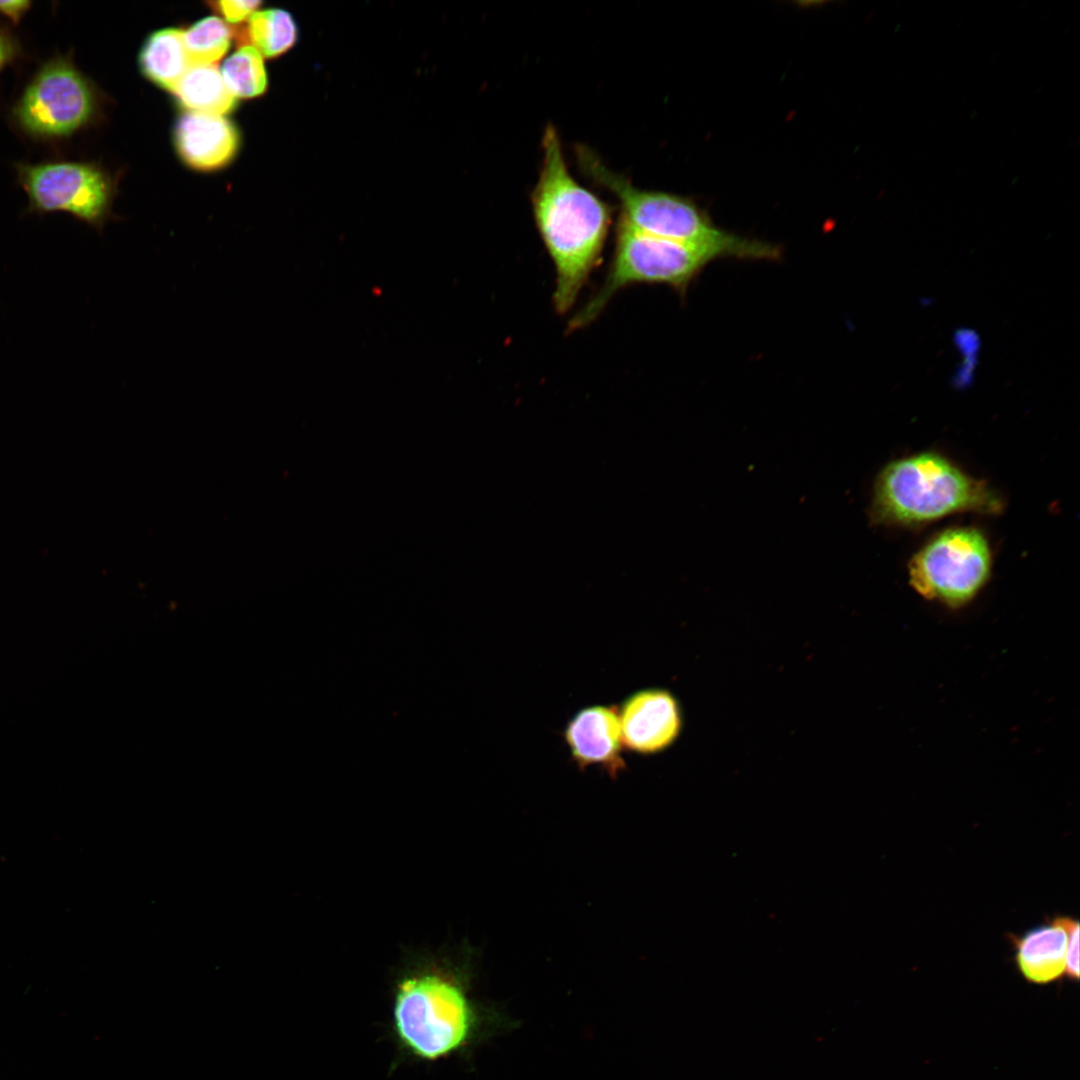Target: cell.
Listing matches in <instances>:
<instances>
[{
	"mask_svg": "<svg viewBox=\"0 0 1080 1080\" xmlns=\"http://www.w3.org/2000/svg\"><path fill=\"white\" fill-rule=\"evenodd\" d=\"M241 46L249 45L266 58H276L298 40V26L286 10L271 8L254 12L244 28L233 30Z\"/></svg>",
	"mask_w": 1080,
	"mask_h": 1080,
	"instance_id": "15",
	"label": "cell"
},
{
	"mask_svg": "<svg viewBox=\"0 0 1080 1080\" xmlns=\"http://www.w3.org/2000/svg\"><path fill=\"white\" fill-rule=\"evenodd\" d=\"M22 56V48L17 37L4 27H0V72Z\"/></svg>",
	"mask_w": 1080,
	"mask_h": 1080,
	"instance_id": "20",
	"label": "cell"
},
{
	"mask_svg": "<svg viewBox=\"0 0 1080 1080\" xmlns=\"http://www.w3.org/2000/svg\"><path fill=\"white\" fill-rule=\"evenodd\" d=\"M991 570V551L984 535L974 528L943 531L911 559L912 588L923 598L949 608H960L981 591Z\"/></svg>",
	"mask_w": 1080,
	"mask_h": 1080,
	"instance_id": "8",
	"label": "cell"
},
{
	"mask_svg": "<svg viewBox=\"0 0 1080 1080\" xmlns=\"http://www.w3.org/2000/svg\"><path fill=\"white\" fill-rule=\"evenodd\" d=\"M721 258H727L721 249L644 234L619 218L606 277L571 318L568 328L576 330L591 323L617 292L633 284H664L684 294L709 263Z\"/></svg>",
	"mask_w": 1080,
	"mask_h": 1080,
	"instance_id": "5",
	"label": "cell"
},
{
	"mask_svg": "<svg viewBox=\"0 0 1080 1080\" xmlns=\"http://www.w3.org/2000/svg\"><path fill=\"white\" fill-rule=\"evenodd\" d=\"M26 192V214L66 212L101 232L112 215V176L94 162L53 160L14 164Z\"/></svg>",
	"mask_w": 1080,
	"mask_h": 1080,
	"instance_id": "7",
	"label": "cell"
},
{
	"mask_svg": "<svg viewBox=\"0 0 1080 1080\" xmlns=\"http://www.w3.org/2000/svg\"><path fill=\"white\" fill-rule=\"evenodd\" d=\"M234 31L217 16L206 17L182 30L189 66L213 65L228 51Z\"/></svg>",
	"mask_w": 1080,
	"mask_h": 1080,
	"instance_id": "16",
	"label": "cell"
},
{
	"mask_svg": "<svg viewBox=\"0 0 1080 1080\" xmlns=\"http://www.w3.org/2000/svg\"><path fill=\"white\" fill-rule=\"evenodd\" d=\"M221 75L235 98L261 96L268 86L262 55L249 45L241 46L224 61Z\"/></svg>",
	"mask_w": 1080,
	"mask_h": 1080,
	"instance_id": "17",
	"label": "cell"
},
{
	"mask_svg": "<svg viewBox=\"0 0 1080 1080\" xmlns=\"http://www.w3.org/2000/svg\"><path fill=\"white\" fill-rule=\"evenodd\" d=\"M143 75L162 89L173 92L190 67L182 38V29L165 28L152 33L139 53Z\"/></svg>",
	"mask_w": 1080,
	"mask_h": 1080,
	"instance_id": "13",
	"label": "cell"
},
{
	"mask_svg": "<svg viewBox=\"0 0 1080 1080\" xmlns=\"http://www.w3.org/2000/svg\"><path fill=\"white\" fill-rule=\"evenodd\" d=\"M542 162L531 194L535 224L556 274L553 304L569 311L598 265L611 224V209L571 175L556 128L542 137Z\"/></svg>",
	"mask_w": 1080,
	"mask_h": 1080,
	"instance_id": "1",
	"label": "cell"
},
{
	"mask_svg": "<svg viewBox=\"0 0 1080 1080\" xmlns=\"http://www.w3.org/2000/svg\"><path fill=\"white\" fill-rule=\"evenodd\" d=\"M392 1015L400 1045L412 1056L430 1061L462 1048L475 1025L464 982L444 968H418L402 976Z\"/></svg>",
	"mask_w": 1080,
	"mask_h": 1080,
	"instance_id": "4",
	"label": "cell"
},
{
	"mask_svg": "<svg viewBox=\"0 0 1080 1080\" xmlns=\"http://www.w3.org/2000/svg\"><path fill=\"white\" fill-rule=\"evenodd\" d=\"M1071 916H1055L1022 934H1008L1021 975L1034 984L1051 983L1065 973Z\"/></svg>",
	"mask_w": 1080,
	"mask_h": 1080,
	"instance_id": "12",
	"label": "cell"
},
{
	"mask_svg": "<svg viewBox=\"0 0 1080 1080\" xmlns=\"http://www.w3.org/2000/svg\"><path fill=\"white\" fill-rule=\"evenodd\" d=\"M581 170L618 199L621 215L634 229L677 242L721 249L727 258L777 260L776 245L741 237L717 228L692 202L664 192L642 190L609 169L590 149L576 150Z\"/></svg>",
	"mask_w": 1080,
	"mask_h": 1080,
	"instance_id": "3",
	"label": "cell"
},
{
	"mask_svg": "<svg viewBox=\"0 0 1080 1080\" xmlns=\"http://www.w3.org/2000/svg\"><path fill=\"white\" fill-rule=\"evenodd\" d=\"M172 93L184 108L195 112L223 116L237 106L215 65L190 66Z\"/></svg>",
	"mask_w": 1080,
	"mask_h": 1080,
	"instance_id": "14",
	"label": "cell"
},
{
	"mask_svg": "<svg viewBox=\"0 0 1080 1080\" xmlns=\"http://www.w3.org/2000/svg\"><path fill=\"white\" fill-rule=\"evenodd\" d=\"M181 160L198 171H216L236 157L241 137L236 125L221 115L195 111L183 113L173 132Z\"/></svg>",
	"mask_w": 1080,
	"mask_h": 1080,
	"instance_id": "10",
	"label": "cell"
},
{
	"mask_svg": "<svg viewBox=\"0 0 1080 1080\" xmlns=\"http://www.w3.org/2000/svg\"><path fill=\"white\" fill-rule=\"evenodd\" d=\"M1079 921L1070 917L1068 925V945L1064 976L1070 980L1079 979Z\"/></svg>",
	"mask_w": 1080,
	"mask_h": 1080,
	"instance_id": "19",
	"label": "cell"
},
{
	"mask_svg": "<svg viewBox=\"0 0 1080 1080\" xmlns=\"http://www.w3.org/2000/svg\"><path fill=\"white\" fill-rule=\"evenodd\" d=\"M622 744L639 754L668 748L679 736L682 717L676 698L664 689H645L628 697L619 713Z\"/></svg>",
	"mask_w": 1080,
	"mask_h": 1080,
	"instance_id": "9",
	"label": "cell"
},
{
	"mask_svg": "<svg viewBox=\"0 0 1080 1080\" xmlns=\"http://www.w3.org/2000/svg\"><path fill=\"white\" fill-rule=\"evenodd\" d=\"M101 96L70 54L57 55L34 74L11 108V119L26 136L61 140L97 119Z\"/></svg>",
	"mask_w": 1080,
	"mask_h": 1080,
	"instance_id": "6",
	"label": "cell"
},
{
	"mask_svg": "<svg viewBox=\"0 0 1080 1080\" xmlns=\"http://www.w3.org/2000/svg\"><path fill=\"white\" fill-rule=\"evenodd\" d=\"M1002 502L983 481L946 458L923 453L887 465L878 475L870 508L872 522L911 525L956 512L997 513Z\"/></svg>",
	"mask_w": 1080,
	"mask_h": 1080,
	"instance_id": "2",
	"label": "cell"
},
{
	"mask_svg": "<svg viewBox=\"0 0 1080 1080\" xmlns=\"http://www.w3.org/2000/svg\"><path fill=\"white\" fill-rule=\"evenodd\" d=\"M977 363V357L965 358L960 367L956 370L953 377L954 385L958 387H964L970 384L973 380L974 370Z\"/></svg>",
	"mask_w": 1080,
	"mask_h": 1080,
	"instance_id": "23",
	"label": "cell"
},
{
	"mask_svg": "<svg viewBox=\"0 0 1080 1080\" xmlns=\"http://www.w3.org/2000/svg\"><path fill=\"white\" fill-rule=\"evenodd\" d=\"M210 8L229 23H240L256 12L261 1H211L207 3Z\"/></svg>",
	"mask_w": 1080,
	"mask_h": 1080,
	"instance_id": "18",
	"label": "cell"
},
{
	"mask_svg": "<svg viewBox=\"0 0 1080 1080\" xmlns=\"http://www.w3.org/2000/svg\"><path fill=\"white\" fill-rule=\"evenodd\" d=\"M32 2L27 0H0V15L13 25H18L31 9Z\"/></svg>",
	"mask_w": 1080,
	"mask_h": 1080,
	"instance_id": "22",
	"label": "cell"
},
{
	"mask_svg": "<svg viewBox=\"0 0 1080 1080\" xmlns=\"http://www.w3.org/2000/svg\"><path fill=\"white\" fill-rule=\"evenodd\" d=\"M953 341L965 358L976 357L980 349V338L972 329L960 328L956 330Z\"/></svg>",
	"mask_w": 1080,
	"mask_h": 1080,
	"instance_id": "21",
	"label": "cell"
},
{
	"mask_svg": "<svg viewBox=\"0 0 1080 1080\" xmlns=\"http://www.w3.org/2000/svg\"><path fill=\"white\" fill-rule=\"evenodd\" d=\"M564 738L580 768L600 765L614 777L625 766L619 713L614 706L582 709L569 721Z\"/></svg>",
	"mask_w": 1080,
	"mask_h": 1080,
	"instance_id": "11",
	"label": "cell"
}]
</instances>
